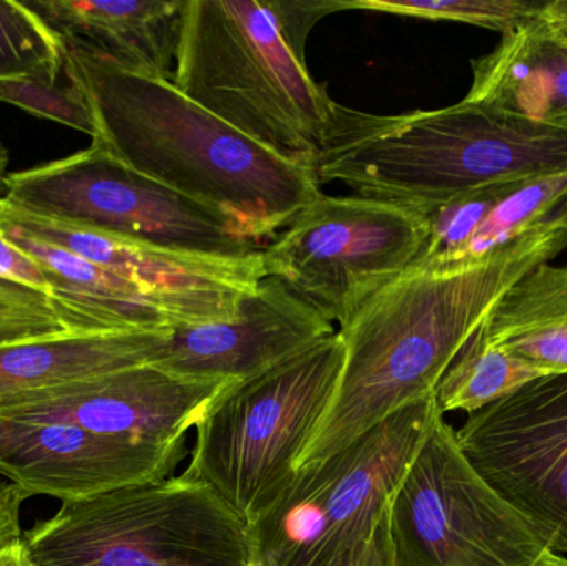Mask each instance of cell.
I'll use <instances>...</instances> for the list:
<instances>
[{"label":"cell","instance_id":"23","mask_svg":"<svg viewBox=\"0 0 567 566\" xmlns=\"http://www.w3.org/2000/svg\"><path fill=\"white\" fill-rule=\"evenodd\" d=\"M63 45L59 35L22 0H0V82L2 80H59Z\"/></svg>","mask_w":567,"mask_h":566},{"label":"cell","instance_id":"8","mask_svg":"<svg viewBox=\"0 0 567 566\" xmlns=\"http://www.w3.org/2000/svg\"><path fill=\"white\" fill-rule=\"evenodd\" d=\"M3 186V198L22 212L116 238L215 258L261 253L235 222L130 168L100 143L10 173Z\"/></svg>","mask_w":567,"mask_h":566},{"label":"cell","instance_id":"18","mask_svg":"<svg viewBox=\"0 0 567 566\" xmlns=\"http://www.w3.org/2000/svg\"><path fill=\"white\" fill-rule=\"evenodd\" d=\"M466 102L496 106L551 125H567V47L535 22L503 37L472 62Z\"/></svg>","mask_w":567,"mask_h":566},{"label":"cell","instance_id":"28","mask_svg":"<svg viewBox=\"0 0 567 566\" xmlns=\"http://www.w3.org/2000/svg\"><path fill=\"white\" fill-rule=\"evenodd\" d=\"M27 498L16 485L0 481V548L22 538L20 507Z\"/></svg>","mask_w":567,"mask_h":566},{"label":"cell","instance_id":"25","mask_svg":"<svg viewBox=\"0 0 567 566\" xmlns=\"http://www.w3.org/2000/svg\"><path fill=\"white\" fill-rule=\"evenodd\" d=\"M0 100L27 110L40 119L53 120L70 128L79 130L92 136L99 135L95 116L79 86L66 80V85H59V80L27 79L2 80Z\"/></svg>","mask_w":567,"mask_h":566},{"label":"cell","instance_id":"9","mask_svg":"<svg viewBox=\"0 0 567 566\" xmlns=\"http://www.w3.org/2000/svg\"><path fill=\"white\" fill-rule=\"evenodd\" d=\"M396 566H538L545 542L466 461L436 415L389 505Z\"/></svg>","mask_w":567,"mask_h":566},{"label":"cell","instance_id":"14","mask_svg":"<svg viewBox=\"0 0 567 566\" xmlns=\"http://www.w3.org/2000/svg\"><path fill=\"white\" fill-rule=\"evenodd\" d=\"M336 332L281 279H261L228 321L173 328L153 366L179 378L241 382L256 378Z\"/></svg>","mask_w":567,"mask_h":566},{"label":"cell","instance_id":"19","mask_svg":"<svg viewBox=\"0 0 567 566\" xmlns=\"http://www.w3.org/2000/svg\"><path fill=\"white\" fill-rule=\"evenodd\" d=\"M0 231L45 269L56 301L82 316L99 331H166L176 328L158 299L140 286L13 226L0 223Z\"/></svg>","mask_w":567,"mask_h":566},{"label":"cell","instance_id":"26","mask_svg":"<svg viewBox=\"0 0 567 566\" xmlns=\"http://www.w3.org/2000/svg\"><path fill=\"white\" fill-rule=\"evenodd\" d=\"M0 281L32 289L55 299V291L45 269L16 243L10 241L2 231H0Z\"/></svg>","mask_w":567,"mask_h":566},{"label":"cell","instance_id":"4","mask_svg":"<svg viewBox=\"0 0 567 566\" xmlns=\"http://www.w3.org/2000/svg\"><path fill=\"white\" fill-rule=\"evenodd\" d=\"M175 62L173 82L193 102L313 169L336 102L284 29L278 0H186Z\"/></svg>","mask_w":567,"mask_h":566},{"label":"cell","instance_id":"3","mask_svg":"<svg viewBox=\"0 0 567 566\" xmlns=\"http://www.w3.org/2000/svg\"><path fill=\"white\" fill-rule=\"evenodd\" d=\"M566 169L567 125L466 100L402 115L333 103L313 163L319 183L420 215L473 189Z\"/></svg>","mask_w":567,"mask_h":566},{"label":"cell","instance_id":"12","mask_svg":"<svg viewBox=\"0 0 567 566\" xmlns=\"http://www.w3.org/2000/svg\"><path fill=\"white\" fill-rule=\"evenodd\" d=\"M0 223L82 256L158 299L176 328L236 318L266 278L262 255L229 259L156 248L22 212L0 198Z\"/></svg>","mask_w":567,"mask_h":566},{"label":"cell","instance_id":"6","mask_svg":"<svg viewBox=\"0 0 567 566\" xmlns=\"http://www.w3.org/2000/svg\"><path fill=\"white\" fill-rule=\"evenodd\" d=\"M32 566H246L248 525L186 475L62 502L22 534Z\"/></svg>","mask_w":567,"mask_h":566},{"label":"cell","instance_id":"2","mask_svg":"<svg viewBox=\"0 0 567 566\" xmlns=\"http://www.w3.org/2000/svg\"><path fill=\"white\" fill-rule=\"evenodd\" d=\"M63 73L100 143L130 168L231 219L258 245L320 198L310 166L284 158L186 96L175 82L63 45Z\"/></svg>","mask_w":567,"mask_h":566},{"label":"cell","instance_id":"34","mask_svg":"<svg viewBox=\"0 0 567 566\" xmlns=\"http://www.w3.org/2000/svg\"><path fill=\"white\" fill-rule=\"evenodd\" d=\"M246 566H256V565H255V564H252V562H251V564H249V565H246Z\"/></svg>","mask_w":567,"mask_h":566},{"label":"cell","instance_id":"20","mask_svg":"<svg viewBox=\"0 0 567 566\" xmlns=\"http://www.w3.org/2000/svg\"><path fill=\"white\" fill-rule=\"evenodd\" d=\"M483 338L548 374H567V266L542 263L502 296Z\"/></svg>","mask_w":567,"mask_h":566},{"label":"cell","instance_id":"29","mask_svg":"<svg viewBox=\"0 0 567 566\" xmlns=\"http://www.w3.org/2000/svg\"><path fill=\"white\" fill-rule=\"evenodd\" d=\"M536 25L549 39L567 47V0H546Z\"/></svg>","mask_w":567,"mask_h":566},{"label":"cell","instance_id":"15","mask_svg":"<svg viewBox=\"0 0 567 566\" xmlns=\"http://www.w3.org/2000/svg\"><path fill=\"white\" fill-rule=\"evenodd\" d=\"M186 445L155 447L73 425L0 418V475L27 497L80 501L172 477Z\"/></svg>","mask_w":567,"mask_h":566},{"label":"cell","instance_id":"32","mask_svg":"<svg viewBox=\"0 0 567 566\" xmlns=\"http://www.w3.org/2000/svg\"><path fill=\"white\" fill-rule=\"evenodd\" d=\"M553 216H555L556 222H558L567 231V198L558 206V208L555 209Z\"/></svg>","mask_w":567,"mask_h":566},{"label":"cell","instance_id":"1","mask_svg":"<svg viewBox=\"0 0 567 566\" xmlns=\"http://www.w3.org/2000/svg\"><path fill=\"white\" fill-rule=\"evenodd\" d=\"M567 248L549 216L512 245L463 265L410 266L340 326L346 362L297 471L319 464L406 405L435 395L463 346L523 275Z\"/></svg>","mask_w":567,"mask_h":566},{"label":"cell","instance_id":"17","mask_svg":"<svg viewBox=\"0 0 567 566\" xmlns=\"http://www.w3.org/2000/svg\"><path fill=\"white\" fill-rule=\"evenodd\" d=\"M166 331L63 332L0 348V398L153 364Z\"/></svg>","mask_w":567,"mask_h":566},{"label":"cell","instance_id":"27","mask_svg":"<svg viewBox=\"0 0 567 566\" xmlns=\"http://www.w3.org/2000/svg\"><path fill=\"white\" fill-rule=\"evenodd\" d=\"M326 566H396L389 532V511L383 515L372 535L357 542L349 550L333 558Z\"/></svg>","mask_w":567,"mask_h":566},{"label":"cell","instance_id":"16","mask_svg":"<svg viewBox=\"0 0 567 566\" xmlns=\"http://www.w3.org/2000/svg\"><path fill=\"white\" fill-rule=\"evenodd\" d=\"M65 47L173 80L182 0H22Z\"/></svg>","mask_w":567,"mask_h":566},{"label":"cell","instance_id":"10","mask_svg":"<svg viewBox=\"0 0 567 566\" xmlns=\"http://www.w3.org/2000/svg\"><path fill=\"white\" fill-rule=\"evenodd\" d=\"M426 231L420 213L322 193L261 251L262 266L266 276L342 326L413 265Z\"/></svg>","mask_w":567,"mask_h":566},{"label":"cell","instance_id":"13","mask_svg":"<svg viewBox=\"0 0 567 566\" xmlns=\"http://www.w3.org/2000/svg\"><path fill=\"white\" fill-rule=\"evenodd\" d=\"M228 385L179 378L153 364L136 366L0 398V418L73 425L136 444L178 447Z\"/></svg>","mask_w":567,"mask_h":566},{"label":"cell","instance_id":"33","mask_svg":"<svg viewBox=\"0 0 567 566\" xmlns=\"http://www.w3.org/2000/svg\"><path fill=\"white\" fill-rule=\"evenodd\" d=\"M538 566H567L566 558L558 557V555L549 554L539 562Z\"/></svg>","mask_w":567,"mask_h":566},{"label":"cell","instance_id":"22","mask_svg":"<svg viewBox=\"0 0 567 566\" xmlns=\"http://www.w3.org/2000/svg\"><path fill=\"white\" fill-rule=\"evenodd\" d=\"M545 2L529 0H333L337 10H372L426 20H450L495 30L503 37L535 22Z\"/></svg>","mask_w":567,"mask_h":566},{"label":"cell","instance_id":"7","mask_svg":"<svg viewBox=\"0 0 567 566\" xmlns=\"http://www.w3.org/2000/svg\"><path fill=\"white\" fill-rule=\"evenodd\" d=\"M439 414L430 395L297 471L275 507L249 528L252 564L326 566L372 535Z\"/></svg>","mask_w":567,"mask_h":566},{"label":"cell","instance_id":"24","mask_svg":"<svg viewBox=\"0 0 567 566\" xmlns=\"http://www.w3.org/2000/svg\"><path fill=\"white\" fill-rule=\"evenodd\" d=\"M63 332H103L55 299L0 281V348Z\"/></svg>","mask_w":567,"mask_h":566},{"label":"cell","instance_id":"5","mask_svg":"<svg viewBox=\"0 0 567 566\" xmlns=\"http://www.w3.org/2000/svg\"><path fill=\"white\" fill-rule=\"evenodd\" d=\"M343 362L346 344L336 331L282 364L223 389L195 428L183 475L213 488L251 528L296 477Z\"/></svg>","mask_w":567,"mask_h":566},{"label":"cell","instance_id":"11","mask_svg":"<svg viewBox=\"0 0 567 566\" xmlns=\"http://www.w3.org/2000/svg\"><path fill=\"white\" fill-rule=\"evenodd\" d=\"M455 434L476 474L567 560V374L535 379Z\"/></svg>","mask_w":567,"mask_h":566},{"label":"cell","instance_id":"30","mask_svg":"<svg viewBox=\"0 0 567 566\" xmlns=\"http://www.w3.org/2000/svg\"><path fill=\"white\" fill-rule=\"evenodd\" d=\"M0 566H32L22 538L0 548Z\"/></svg>","mask_w":567,"mask_h":566},{"label":"cell","instance_id":"21","mask_svg":"<svg viewBox=\"0 0 567 566\" xmlns=\"http://www.w3.org/2000/svg\"><path fill=\"white\" fill-rule=\"evenodd\" d=\"M545 375L549 374L543 369L493 348L478 328L436 385V404L442 415L458 411L473 414Z\"/></svg>","mask_w":567,"mask_h":566},{"label":"cell","instance_id":"31","mask_svg":"<svg viewBox=\"0 0 567 566\" xmlns=\"http://www.w3.org/2000/svg\"><path fill=\"white\" fill-rule=\"evenodd\" d=\"M7 166H9V152H7L6 146L0 142V188L3 186V182L7 178Z\"/></svg>","mask_w":567,"mask_h":566}]
</instances>
